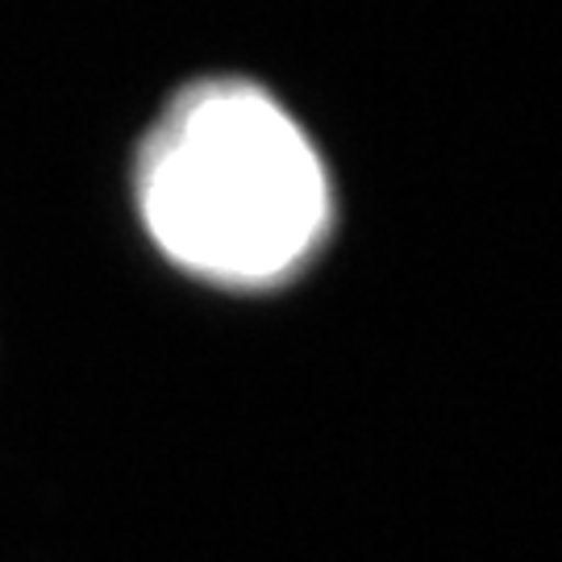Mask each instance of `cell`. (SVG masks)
Here are the masks:
<instances>
[{
  "mask_svg": "<svg viewBox=\"0 0 562 562\" xmlns=\"http://www.w3.org/2000/svg\"><path fill=\"white\" fill-rule=\"evenodd\" d=\"M134 196L180 271L259 292L292 280L334 225V188L301 121L246 80L183 88L146 130Z\"/></svg>",
  "mask_w": 562,
  "mask_h": 562,
  "instance_id": "cell-1",
  "label": "cell"
}]
</instances>
